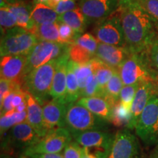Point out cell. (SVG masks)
Returning <instances> with one entry per match:
<instances>
[{
  "label": "cell",
  "mask_w": 158,
  "mask_h": 158,
  "mask_svg": "<svg viewBox=\"0 0 158 158\" xmlns=\"http://www.w3.org/2000/svg\"><path fill=\"white\" fill-rule=\"evenodd\" d=\"M125 46L132 53L147 52L156 37V26L138 2L119 6Z\"/></svg>",
  "instance_id": "cell-1"
},
{
  "label": "cell",
  "mask_w": 158,
  "mask_h": 158,
  "mask_svg": "<svg viewBox=\"0 0 158 158\" xmlns=\"http://www.w3.org/2000/svg\"><path fill=\"white\" fill-rule=\"evenodd\" d=\"M117 70L124 86L145 82L155 84L158 76V71L150 64L147 52L131 53Z\"/></svg>",
  "instance_id": "cell-2"
},
{
  "label": "cell",
  "mask_w": 158,
  "mask_h": 158,
  "mask_svg": "<svg viewBox=\"0 0 158 158\" xmlns=\"http://www.w3.org/2000/svg\"><path fill=\"white\" fill-rule=\"evenodd\" d=\"M56 65L57 59L51 60L35 69L23 78L24 89L32 94L40 105L47 102V99L51 97Z\"/></svg>",
  "instance_id": "cell-3"
},
{
  "label": "cell",
  "mask_w": 158,
  "mask_h": 158,
  "mask_svg": "<svg viewBox=\"0 0 158 158\" xmlns=\"http://www.w3.org/2000/svg\"><path fill=\"white\" fill-rule=\"evenodd\" d=\"M38 42L37 37L30 31L17 26L2 35L0 54L1 56L7 55L27 56Z\"/></svg>",
  "instance_id": "cell-4"
},
{
  "label": "cell",
  "mask_w": 158,
  "mask_h": 158,
  "mask_svg": "<svg viewBox=\"0 0 158 158\" xmlns=\"http://www.w3.org/2000/svg\"><path fill=\"white\" fill-rule=\"evenodd\" d=\"M71 44L39 41L27 56L23 78L29 73L54 59L69 52Z\"/></svg>",
  "instance_id": "cell-5"
},
{
  "label": "cell",
  "mask_w": 158,
  "mask_h": 158,
  "mask_svg": "<svg viewBox=\"0 0 158 158\" xmlns=\"http://www.w3.org/2000/svg\"><path fill=\"white\" fill-rule=\"evenodd\" d=\"M136 135L146 144H153L158 140V95L156 93L140 115L136 124Z\"/></svg>",
  "instance_id": "cell-6"
},
{
  "label": "cell",
  "mask_w": 158,
  "mask_h": 158,
  "mask_svg": "<svg viewBox=\"0 0 158 158\" xmlns=\"http://www.w3.org/2000/svg\"><path fill=\"white\" fill-rule=\"evenodd\" d=\"M77 143L86 148L96 158H106L110 152L114 136L99 130H90L72 134Z\"/></svg>",
  "instance_id": "cell-7"
},
{
  "label": "cell",
  "mask_w": 158,
  "mask_h": 158,
  "mask_svg": "<svg viewBox=\"0 0 158 158\" xmlns=\"http://www.w3.org/2000/svg\"><path fill=\"white\" fill-rule=\"evenodd\" d=\"M105 121L76 102L67 108L66 126L71 134L90 130H98L103 125Z\"/></svg>",
  "instance_id": "cell-8"
},
{
  "label": "cell",
  "mask_w": 158,
  "mask_h": 158,
  "mask_svg": "<svg viewBox=\"0 0 158 158\" xmlns=\"http://www.w3.org/2000/svg\"><path fill=\"white\" fill-rule=\"evenodd\" d=\"M120 13L121 11L118 7L111 15L101 20L97 25L94 34L99 43L116 46H125Z\"/></svg>",
  "instance_id": "cell-9"
},
{
  "label": "cell",
  "mask_w": 158,
  "mask_h": 158,
  "mask_svg": "<svg viewBox=\"0 0 158 158\" xmlns=\"http://www.w3.org/2000/svg\"><path fill=\"white\" fill-rule=\"evenodd\" d=\"M72 134L65 127L49 132L35 145L26 149L24 154L30 157L42 154H56L65 149L72 141Z\"/></svg>",
  "instance_id": "cell-10"
},
{
  "label": "cell",
  "mask_w": 158,
  "mask_h": 158,
  "mask_svg": "<svg viewBox=\"0 0 158 158\" xmlns=\"http://www.w3.org/2000/svg\"><path fill=\"white\" fill-rule=\"evenodd\" d=\"M140 154L141 149L136 136L130 130L124 128L116 133L106 158H139Z\"/></svg>",
  "instance_id": "cell-11"
},
{
  "label": "cell",
  "mask_w": 158,
  "mask_h": 158,
  "mask_svg": "<svg viewBox=\"0 0 158 158\" xmlns=\"http://www.w3.org/2000/svg\"><path fill=\"white\" fill-rule=\"evenodd\" d=\"M67 108L66 104L53 99L43 105V124L47 134L66 126Z\"/></svg>",
  "instance_id": "cell-12"
},
{
  "label": "cell",
  "mask_w": 158,
  "mask_h": 158,
  "mask_svg": "<svg viewBox=\"0 0 158 158\" xmlns=\"http://www.w3.org/2000/svg\"><path fill=\"white\" fill-rule=\"evenodd\" d=\"M27 58L25 55H7L1 56V78L7 79L22 86Z\"/></svg>",
  "instance_id": "cell-13"
},
{
  "label": "cell",
  "mask_w": 158,
  "mask_h": 158,
  "mask_svg": "<svg viewBox=\"0 0 158 158\" xmlns=\"http://www.w3.org/2000/svg\"><path fill=\"white\" fill-rule=\"evenodd\" d=\"M118 7V0H81L80 9L89 20H102Z\"/></svg>",
  "instance_id": "cell-14"
},
{
  "label": "cell",
  "mask_w": 158,
  "mask_h": 158,
  "mask_svg": "<svg viewBox=\"0 0 158 158\" xmlns=\"http://www.w3.org/2000/svg\"><path fill=\"white\" fill-rule=\"evenodd\" d=\"M69 60H70L69 52L57 59L56 68L51 90V97L53 100H58L64 104H66L67 69H68Z\"/></svg>",
  "instance_id": "cell-15"
},
{
  "label": "cell",
  "mask_w": 158,
  "mask_h": 158,
  "mask_svg": "<svg viewBox=\"0 0 158 158\" xmlns=\"http://www.w3.org/2000/svg\"><path fill=\"white\" fill-rule=\"evenodd\" d=\"M155 93V86L154 83L145 82L139 85L131 106V118L127 127V129L135 130L138 118L149 102V99Z\"/></svg>",
  "instance_id": "cell-16"
},
{
  "label": "cell",
  "mask_w": 158,
  "mask_h": 158,
  "mask_svg": "<svg viewBox=\"0 0 158 158\" xmlns=\"http://www.w3.org/2000/svg\"><path fill=\"white\" fill-rule=\"evenodd\" d=\"M131 53L126 46H116L99 43L96 57L112 68L118 69Z\"/></svg>",
  "instance_id": "cell-17"
},
{
  "label": "cell",
  "mask_w": 158,
  "mask_h": 158,
  "mask_svg": "<svg viewBox=\"0 0 158 158\" xmlns=\"http://www.w3.org/2000/svg\"><path fill=\"white\" fill-rule=\"evenodd\" d=\"M11 141L19 147H32L41 140L40 136L27 122L15 124L11 128Z\"/></svg>",
  "instance_id": "cell-18"
},
{
  "label": "cell",
  "mask_w": 158,
  "mask_h": 158,
  "mask_svg": "<svg viewBox=\"0 0 158 158\" xmlns=\"http://www.w3.org/2000/svg\"><path fill=\"white\" fill-rule=\"evenodd\" d=\"M27 122L34 128L37 133L43 138L46 135L43 124V107L32 94L27 91Z\"/></svg>",
  "instance_id": "cell-19"
},
{
  "label": "cell",
  "mask_w": 158,
  "mask_h": 158,
  "mask_svg": "<svg viewBox=\"0 0 158 158\" xmlns=\"http://www.w3.org/2000/svg\"><path fill=\"white\" fill-rule=\"evenodd\" d=\"M78 104L86 108L92 113L106 122H110L112 116V107L103 97L94 96L81 98L77 101Z\"/></svg>",
  "instance_id": "cell-20"
},
{
  "label": "cell",
  "mask_w": 158,
  "mask_h": 158,
  "mask_svg": "<svg viewBox=\"0 0 158 158\" xmlns=\"http://www.w3.org/2000/svg\"><path fill=\"white\" fill-rule=\"evenodd\" d=\"M15 15L17 21V26L21 28L30 30L35 26L31 20V14L32 12V3L27 1H21L18 2L10 4L7 6Z\"/></svg>",
  "instance_id": "cell-21"
},
{
  "label": "cell",
  "mask_w": 158,
  "mask_h": 158,
  "mask_svg": "<svg viewBox=\"0 0 158 158\" xmlns=\"http://www.w3.org/2000/svg\"><path fill=\"white\" fill-rule=\"evenodd\" d=\"M90 62L94 76L98 81L99 88L101 91L102 97H103V92L106 86L114 76V73L117 70V69L109 66L97 57L92 59Z\"/></svg>",
  "instance_id": "cell-22"
},
{
  "label": "cell",
  "mask_w": 158,
  "mask_h": 158,
  "mask_svg": "<svg viewBox=\"0 0 158 158\" xmlns=\"http://www.w3.org/2000/svg\"><path fill=\"white\" fill-rule=\"evenodd\" d=\"M29 31L37 37L39 41L61 43L58 22L35 24Z\"/></svg>",
  "instance_id": "cell-23"
},
{
  "label": "cell",
  "mask_w": 158,
  "mask_h": 158,
  "mask_svg": "<svg viewBox=\"0 0 158 158\" xmlns=\"http://www.w3.org/2000/svg\"><path fill=\"white\" fill-rule=\"evenodd\" d=\"M59 15L45 4H35L31 14V20L35 24H44L58 22Z\"/></svg>",
  "instance_id": "cell-24"
},
{
  "label": "cell",
  "mask_w": 158,
  "mask_h": 158,
  "mask_svg": "<svg viewBox=\"0 0 158 158\" xmlns=\"http://www.w3.org/2000/svg\"><path fill=\"white\" fill-rule=\"evenodd\" d=\"M58 21L69 25L77 33L81 35L89 21L81 9L78 7L73 10L68 11L62 15H59Z\"/></svg>",
  "instance_id": "cell-25"
},
{
  "label": "cell",
  "mask_w": 158,
  "mask_h": 158,
  "mask_svg": "<svg viewBox=\"0 0 158 158\" xmlns=\"http://www.w3.org/2000/svg\"><path fill=\"white\" fill-rule=\"evenodd\" d=\"M81 98V92L76 75L75 73L73 61L69 60L67 69V94L66 104L74 103Z\"/></svg>",
  "instance_id": "cell-26"
},
{
  "label": "cell",
  "mask_w": 158,
  "mask_h": 158,
  "mask_svg": "<svg viewBox=\"0 0 158 158\" xmlns=\"http://www.w3.org/2000/svg\"><path fill=\"white\" fill-rule=\"evenodd\" d=\"M123 86V82L117 70L106 86L103 92V98L109 102L112 107L119 101L120 92Z\"/></svg>",
  "instance_id": "cell-27"
},
{
  "label": "cell",
  "mask_w": 158,
  "mask_h": 158,
  "mask_svg": "<svg viewBox=\"0 0 158 158\" xmlns=\"http://www.w3.org/2000/svg\"><path fill=\"white\" fill-rule=\"evenodd\" d=\"M73 65L75 73L78 79L79 89L81 93L82 91L93 80L94 77L92 64L90 62L84 64H78L73 62Z\"/></svg>",
  "instance_id": "cell-28"
},
{
  "label": "cell",
  "mask_w": 158,
  "mask_h": 158,
  "mask_svg": "<svg viewBox=\"0 0 158 158\" xmlns=\"http://www.w3.org/2000/svg\"><path fill=\"white\" fill-rule=\"evenodd\" d=\"M131 118V110L124 106L120 101L114 105L112 108V116L110 122L116 127H127Z\"/></svg>",
  "instance_id": "cell-29"
},
{
  "label": "cell",
  "mask_w": 158,
  "mask_h": 158,
  "mask_svg": "<svg viewBox=\"0 0 158 158\" xmlns=\"http://www.w3.org/2000/svg\"><path fill=\"white\" fill-rule=\"evenodd\" d=\"M27 112H17L15 110H10L1 116V133H2L5 130L12 128L15 124L27 122Z\"/></svg>",
  "instance_id": "cell-30"
},
{
  "label": "cell",
  "mask_w": 158,
  "mask_h": 158,
  "mask_svg": "<svg viewBox=\"0 0 158 158\" xmlns=\"http://www.w3.org/2000/svg\"><path fill=\"white\" fill-rule=\"evenodd\" d=\"M70 59L78 64L89 62L92 59L95 58L96 55L91 53L86 49L73 43L70 47Z\"/></svg>",
  "instance_id": "cell-31"
},
{
  "label": "cell",
  "mask_w": 158,
  "mask_h": 158,
  "mask_svg": "<svg viewBox=\"0 0 158 158\" xmlns=\"http://www.w3.org/2000/svg\"><path fill=\"white\" fill-rule=\"evenodd\" d=\"M0 24L2 35L9 29L17 27L16 18L8 7H1L0 9Z\"/></svg>",
  "instance_id": "cell-32"
},
{
  "label": "cell",
  "mask_w": 158,
  "mask_h": 158,
  "mask_svg": "<svg viewBox=\"0 0 158 158\" xmlns=\"http://www.w3.org/2000/svg\"><path fill=\"white\" fill-rule=\"evenodd\" d=\"M140 84H141L125 85L123 86L121 92H120V102L130 110H131V106L133 104L135 93L138 87H139Z\"/></svg>",
  "instance_id": "cell-33"
},
{
  "label": "cell",
  "mask_w": 158,
  "mask_h": 158,
  "mask_svg": "<svg viewBox=\"0 0 158 158\" xmlns=\"http://www.w3.org/2000/svg\"><path fill=\"white\" fill-rule=\"evenodd\" d=\"M58 24L59 35H60L61 43H62L73 44L76 42L78 37L81 35L66 23L58 21Z\"/></svg>",
  "instance_id": "cell-34"
},
{
  "label": "cell",
  "mask_w": 158,
  "mask_h": 158,
  "mask_svg": "<svg viewBox=\"0 0 158 158\" xmlns=\"http://www.w3.org/2000/svg\"><path fill=\"white\" fill-rule=\"evenodd\" d=\"M75 43L90 51L92 54L96 55V51L98 48L99 42L96 39V37L92 35L89 34V33L81 35Z\"/></svg>",
  "instance_id": "cell-35"
},
{
  "label": "cell",
  "mask_w": 158,
  "mask_h": 158,
  "mask_svg": "<svg viewBox=\"0 0 158 158\" xmlns=\"http://www.w3.org/2000/svg\"><path fill=\"white\" fill-rule=\"evenodd\" d=\"M137 2L149 15L158 28V0H139Z\"/></svg>",
  "instance_id": "cell-36"
},
{
  "label": "cell",
  "mask_w": 158,
  "mask_h": 158,
  "mask_svg": "<svg viewBox=\"0 0 158 158\" xmlns=\"http://www.w3.org/2000/svg\"><path fill=\"white\" fill-rule=\"evenodd\" d=\"M21 85L17 83L7 80V79L1 78L0 81V101H2L6 97L13 91L19 90L21 88Z\"/></svg>",
  "instance_id": "cell-37"
},
{
  "label": "cell",
  "mask_w": 158,
  "mask_h": 158,
  "mask_svg": "<svg viewBox=\"0 0 158 158\" xmlns=\"http://www.w3.org/2000/svg\"><path fill=\"white\" fill-rule=\"evenodd\" d=\"M76 141H71L64 149V158H82L83 148Z\"/></svg>",
  "instance_id": "cell-38"
},
{
  "label": "cell",
  "mask_w": 158,
  "mask_h": 158,
  "mask_svg": "<svg viewBox=\"0 0 158 158\" xmlns=\"http://www.w3.org/2000/svg\"><path fill=\"white\" fill-rule=\"evenodd\" d=\"M94 96L102 97V92L99 88L98 81H97L95 76L94 77L93 80L89 84L88 86L81 93V98H89V97Z\"/></svg>",
  "instance_id": "cell-39"
},
{
  "label": "cell",
  "mask_w": 158,
  "mask_h": 158,
  "mask_svg": "<svg viewBox=\"0 0 158 158\" xmlns=\"http://www.w3.org/2000/svg\"><path fill=\"white\" fill-rule=\"evenodd\" d=\"M147 56L152 68L158 71V37L150 46L147 51Z\"/></svg>",
  "instance_id": "cell-40"
},
{
  "label": "cell",
  "mask_w": 158,
  "mask_h": 158,
  "mask_svg": "<svg viewBox=\"0 0 158 158\" xmlns=\"http://www.w3.org/2000/svg\"><path fill=\"white\" fill-rule=\"evenodd\" d=\"M76 8H78V7H76L74 0H61L56 7H55L54 10L59 15H62L63 13L73 10Z\"/></svg>",
  "instance_id": "cell-41"
},
{
  "label": "cell",
  "mask_w": 158,
  "mask_h": 158,
  "mask_svg": "<svg viewBox=\"0 0 158 158\" xmlns=\"http://www.w3.org/2000/svg\"><path fill=\"white\" fill-rule=\"evenodd\" d=\"M17 91L18 90L12 92L1 102V116L6 114L7 112L15 110V108L13 106V99Z\"/></svg>",
  "instance_id": "cell-42"
},
{
  "label": "cell",
  "mask_w": 158,
  "mask_h": 158,
  "mask_svg": "<svg viewBox=\"0 0 158 158\" xmlns=\"http://www.w3.org/2000/svg\"><path fill=\"white\" fill-rule=\"evenodd\" d=\"M29 157V156H28ZM37 157L39 158H64V155H61L59 153L56 154H42V155H31L29 157Z\"/></svg>",
  "instance_id": "cell-43"
},
{
  "label": "cell",
  "mask_w": 158,
  "mask_h": 158,
  "mask_svg": "<svg viewBox=\"0 0 158 158\" xmlns=\"http://www.w3.org/2000/svg\"><path fill=\"white\" fill-rule=\"evenodd\" d=\"M60 1L61 0H48L46 2V4H45V5H46L47 6H48V7H50L52 9L54 10L55 7H56L57 5H58Z\"/></svg>",
  "instance_id": "cell-44"
},
{
  "label": "cell",
  "mask_w": 158,
  "mask_h": 158,
  "mask_svg": "<svg viewBox=\"0 0 158 158\" xmlns=\"http://www.w3.org/2000/svg\"><path fill=\"white\" fill-rule=\"evenodd\" d=\"M138 1H139V0H118V7H119V6L127 5L128 4L133 3V2H137Z\"/></svg>",
  "instance_id": "cell-45"
},
{
  "label": "cell",
  "mask_w": 158,
  "mask_h": 158,
  "mask_svg": "<svg viewBox=\"0 0 158 158\" xmlns=\"http://www.w3.org/2000/svg\"><path fill=\"white\" fill-rule=\"evenodd\" d=\"M82 158H96V157H94V156H93L92 155H91V154L89 153L86 148L83 147Z\"/></svg>",
  "instance_id": "cell-46"
},
{
  "label": "cell",
  "mask_w": 158,
  "mask_h": 158,
  "mask_svg": "<svg viewBox=\"0 0 158 158\" xmlns=\"http://www.w3.org/2000/svg\"><path fill=\"white\" fill-rule=\"evenodd\" d=\"M5 2L7 4V5H10V4H13L15 2H21V1H25V0H5Z\"/></svg>",
  "instance_id": "cell-47"
},
{
  "label": "cell",
  "mask_w": 158,
  "mask_h": 158,
  "mask_svg": "<svg viewBox=\"0 0 158 158\" xmlns=\"http://www.w3.org/2000/svg\"><path fill=\"white\" fill-rule=\"evenodd\" d=\"M48 0H34L35 4H38V3H42V4H46Z\"/></svg>",
  "instance_id": "cell-48"
},
{
  "label": "cell",
  "mask_w": 158,
  "mask_h": 158,
  "mask_svg": "<svg viewBox=\"0 0 158 158\" xmlns=\"http://www.w3.org/2000/svg\"><path fill=\"white\" fill-rule=\"evenodd\" d=\"M155 93L158 95V76H157V79L155 83Z\"/></svg>",
  "instance_id": "cell-49"
},
{
  "label": "cell",
  "mask_w": 158,
  "mask_h": 158,
  "mask_svg": "<svg viewBox=\"0 0 158 158\" xmlns=\"http://www.w3.org/2000/svg\"><path fill=\"white\" fill-rule=\"evenodd\" d=\"M19 158H30L29 157H28L27 155H26L25 154H22L21 156H20Z\"/></svg>",
  "instance_id": "cell-50"
},
{
  "label": "cell",
  "mask_w": 158,
  "mask_h": 158,
  "mask_svg": "<svg viewBox=\"0 0 158 158\" xmlns=\"http://www.w3.org/2000/svg\"><path fill=\"white\" fill-rule=\"evenodd\" d=\"M30 158H39V157H31Z\"/></svg>",
  "instance_id": "cell-51"
},
{
  "label": "cell",
  "mask_w": 158,
  "mask_h": 158,
  "mask_svg": "<svg viewBox=\"0 0 158 158\" xmlns=\"http://www.w3.org/2000/svg\"><path fill=\"white\" fill-rule=\"evenodd\" d=\"M2 158H9V157H2Z\"/></svg>",
  "instance_id": "cell-52"
},
{
  "label": "cell",
  "mask_w": 158,
  "mask_h": 158,
  "mask_svg": "<svg viewBox=\"0 0 158 158\" xmlns=\"http://www.w3.org/2000/svg\"><path fill=\"white\" fill-rule=\"evenodd\" d=\"M157 147H158V140H157Z\"/></svg>",
  "instance_id": "cell-53"
}]
</instances>
